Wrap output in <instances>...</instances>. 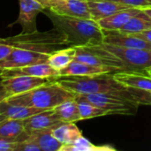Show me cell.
I'll return each mask as SVG.
<instances>
[{"instance_id":"obj_19","label":"cell","mask_w":151,"mask_h":151,"mask_svg":"<svg viewBox=\"0 0 151 151\" xmlns=\"http://www.w3.org/2000/svg\"><path fill=\"white\" fill-rule=\"evenodd\" d=\"M0 137L17 139L19 142L29 138V133L25 130L23 119H6L0 124Z\"/></svg>"},{"instance_id":"obj_30","label":"cell","mask_w":151,"mask_h":151,"mask_svg":"<svg viewBox=\"0 0 151 151\" xmlns=\"http://www.w3.org/2000/svg\"><path fill=\"white\" fill-rule=\"evenodd\" d=\"M15 151H42L39 146L31 139H27L17 143Z\"/></svg>"},{"instance_id":"obj_4","label":"cell","mask_w":151,"mask_h":151,"mask_svg":"<svg viewBox=\"0 0 151 151\" xmlns=\"http://www.w3.org/2000/svg\"><path fill=\"white\" fill-rule=\"evenodd\" d=\"M114 73L91 76H66L56 79L65 88L76 95H93L120 92L127 87L114 78Z\"/></svg>"},{"instance_id":"obj_31","label":"cell","mask_w":151,"mask_h":151,"mask_svg":"<svg viewBox=\"0 0 151 151\" xmlns=\"http://www.w3.org/2000/svg\"><path fill=\"white\" fill-rule=\"evenodd\" d=\"M18 142L19 141L17 139L0 137V151H15Z\"/></svg>"},{"instance_id":"obj_28","label":"cell","mask_w":151,"mask_h":151,"mask_svg":"<svg viewBox=\"0 0 151 151\" xmlns=\"http://www.w3.org/2000/svg\"><path fill=\"white\" fill-rule=\"evenodd\" d=\"M124 96L131 102L137 104L151 105V90H145L134 88H126L122 91Z\"/></svg>"},{"instance_id":"obj_1","label":"cell","mask_w":151,"mask_h":151,"mask_svg":"<svg viewBox=\"0 0 151 151\" xmlns=\"http://www.w3.org/2000/svg\"><path fill=\"white\" fill-rule=\"evenodd\" d=\"M54 27L65 33L73 46H94L104 42V32L97 21L91 19L61 16L45 9Z\"/></svg>"},{"instance_id":"obj_20","label":"cell","mask_w":151,"mask_h":151,"mask_svg":"<svg viewBox=\"0 0 151 151\" xmlns=\"http://www.w3.org/2000/svg\"><path fill=\"white\" fill-rule=\"evenodd\" d=\"M53 136L63 145L73 144L78 138L82 136L81 131L74 122H63L52 129Z\"/></svg>"},{"instance_id":"obj_37","label":"cell","mask_w":151,"mask_h":151,"mask_svg":"<svg viewBox=\"0 0 151 151\" xmlns=\"http://www.w3.org/2000/svg\"><path fill=\"white\" fill-rule=\"evenodd\" d=\"M36 1H38L40 4H42L45 7V9H46V4H47V1H48V0H36Z\"/></svg>"},{"instance_id":"obj_26","label":"cell","mask_w":151,"mask_h":151,"mask_svg":"<svg viewBox=\"0 0 151 151\" xmlns=\"http://www.w3.org/2000/svg\"><path fill=\"white\" fill-rule=\"evenodd\" d=\"M75 101L77 102L78 104V109L81 118V120L83 119H89L93 118H97V117H103V116H107V115H111V111L102 109L100 107H97L89 102L81 99L75 96Z\"/></svg>"},{"instance_id":"obj_2","label":"cell","mask_w":151,"mask_h":151,"mask_svg":"<svg viewBox=\"0 0 151 151\" xmlns=\"http://www.w3.org/2000/svg\"><path fill=\"white\" fill-rule=\"evenodd\" d=\"M75 98V95L65 88L56 80L35 88L27 92L9 96L5 101L12 104L34 107L42 111L54 109L62 103Z\"/></svg>"},{"instance_id":"obj_15","label":"cell","mask_w":151,"mask_h":151,"mask_svg":"<svg viewBox=\"0 0 151 151\" xmlns=\"http://www.w3.org/2000/svg\"><path fill=\"white\" fill-rule=\"evenodd\" d=\"M119 71L120 70L115 67L92 65L73 60L66 67L59 71V77L91 76V75L104 74V73H114Z\"/></svg>"},{"instance_id":"obj_36","label":"cell","mask_w":151,"mask_h":151,"mask_svg":"<svg viewBox=\"0 0 151 151\" xmlns=\"http://www.w3.org/2000/svg\"><path fill=\"white\" fill-rule=\"evenodd\" d=\"M7 97H8V96H7L6 94H4V95H0V102H2V101L5 100V99H6Z\"/></svg>"},{"instance_id":"obj_38","label":"cell","mask_w":151,"mask_h":151,"mask_svg":"<svg viewBox=\"0 0 151 151\" xmlns=\"http://www.w3.org/2000/svg\"><path fill=\"white\" fill-rule=\"evenodd\" d=\"M145 72L150 75V76H151V66L150 67H148V68H146L145 69Z\"/></svg>"},{"instance_id":"obj_5","label":"cell","mask_w":151,"mask_h":151,"mask_svg":"<svg viewBox=\"0 0 151 151\" xmlns=\"http://www.w3.org/2000/svg\"><path fill=\"white\" fill-rule=\"evenodd\" d=\"M76 96L97 107L111 111V115H134L137 112L139 106V104H134L131 102L128 98H127L122 91Z\"/></svg>"},{"instance_id":"obj_35","label":"cell","mask_w":151,"mask_h":151,"mask_svg":"<svg viewBox=\"0 0 151 151\" xmlns=\"http://www.w3.org/2000/svg\"><path fill=\"white\" fill-rule=\"evenodd\" d=\"M142 11H143V12H145V13H146V14L151 19V7H150V8H145V9H143Z\"/></svg>"},{"instance_id":"obj_34","label":"cell","mask_w":151,"mask_h":151,"mask_svg":"<svg viewBox=\"0 0 151 151\" xmlns=\"http://www.w3.org/2000/svg\"><path fill=\"white\" fill-rule=\"evenodd\" d=\"M4 94H6V93L4 91V85H3V79L0 76V95H4Z\"/></svg>"},{"instance_id":"obj_21","label":"cell","mask_w":151,"mask_h":151,"mask_svg":"<svg viewBox=\"0 0 151 151\" xmlns=\"http://www.w3.org/2000/svg\"><path fill=\"white\" fill-rule=\"evenodd\" d=\"M42 111V110L34 107H27L18 104H12L5 100L0 102V112L6 119H25L32 115Z\"/></svg>"},{"instance_id":"obj_13","label":"cell","mask_w":151,"mask_h":151,"mask_svg":"<svg viewBox=\"0 0 151 151\" xmlns=\"http://www.w3.org/2000/svg\"><path fill=\"white\" fill-rule=\"evenodd\" d=\"M104 42L115 46L135 48V49H147L151 50V43L147 41L135 36L133 34L122 32L120 30H103Z\"/></svg>"},{"instance_id":"obj_29","label":"cell","mask_w":151,"mask_h":151,"mask_svg":"<svg viewBox=\"0 0 151 151\" xmlns=\"http://www.w3.org/2000/svg\"><path fill=\"white\" fill-rule=\"evenodd\" d=\"M92 1H101V0H92ZM105 1H112V2L128 5L130 7L140 8L142 10L151 7V0H105Z\"/></svg>"},{"instance_id":"obj_16","label":"cell","mask_w":151,"mask_h":151,"mask_svg":"<svg viewBox=\"0 0 151 151\" xmlns=\"http://www.w3.org/2000/svg\"><path fill=\"white\" fill-rule=\"evenodd\" d=\"M145 71H119L114 73V78L127 88H134L145 90H151V76Z\"/></svg>"},{"instance_id":"obj_14","label":"cell","mask_w":151,"mask_h":151,"mask_svg":"<svg viewBox=\"0 0 151 151\" xmlns=\"http://www.w3.org/2000/svg\"><path fill=\"white\" fill-rule=\"evenodd\" d=\"M25 130L27 133H32L39 130L53 129L57 126L63 123L56 113L54 110H46L32 115L25 119H23Z\"/></svg>"},{"instance_id":"obj_10","label":"cell","mask_w":151,"mask_h":151,"mask_svg":"<svg viewBox=\"0 0 151 151\" xmlns=\"http://www.w3.org/2000/svg\"><path fill=\"white\" fill-rule=\"evenodd\" d=\"M54 80H56V78H42L20 75L3 79V85L4 88V91L9 97L12 96L27 92L35 88L49 83Z\"/></svg>"},{"instance_id":"obj_7","label":"cell","mask_w":151,"mask_h":151,"mask_svg":"<svg viewBox=\"0 0 151 151\" xmlns=\"http://www.w3.org/2000/svg\"><path fill=\"white\" fill-rule=\"evenodd\" d=\"M102 47L118 56L132 71H145L151 66V50L126 48L120 46L101 43Z\"/></svg>"},{"instance_id":"obj_6","label":"cell","mask_w":151,"mask_h":151,"mask_svg":"<svg viewBox=\"0 0 151 151\" xmlns=\"http://www.w3.org/2000/svg\"><path fill=\"white\" fill-rule=\"evenodd\" d=\"M75 48L74 60L85 64L115 67L120 71H127L125 63L116 55L99 45L94 46H73Z\"/></svg>"},{"instance_id":"obj_12","label":"cell","mask_w":151,"mask_h":151,"mask_svg":"<svg viewBox=\"0 0 151 151\" xmlns=\"http://www.w3.org/2000/svg\"><path fill=\"white\" fill-rule=\"evenodd\" d=\"M34 76L42 78H56L59 77V72L51 67L48 63L34 64L16 68H8L0 70V76L2 79H6L14 76Z\"/></svg>"},{"instance_id":"obj_39","label":"cell","mask_w":151,"mask_h":151,"mask_svg":"<svg viewBox=\"0 0 151 151\" xmlns=\"http://www.w3.org/2000/svg\"><path fill=\"white\" fill-rule=\"evenodd\" d=\"M5 119H6V118H5V117H4V116L1 114V112H0V124H1L4 120H5Z\"/></svg>"},{"instance_id":"obj_32","label":"cell","mask_w":151,"mask_h":151,"mask_svg":"<svg viewBox=\"0 0 151 151\" xmlns=\"http://www.w3.org/2000/svg\"><path fill=\"white\" fill-rule=\"evenodd\" d=\"M13 49L14 48L12 45L5 42L3 38L0 37V63L10 56Z\"/></svg>"},{"instance_id":"obj_33","label":"cell","mask_w":151,"mask_h":151,"mask_svg":"<svg viewBox=\"0 0 151 151\" xmlns=\"http://www.w3.org/2000/svg\"><path fill=\"white\" fill-rule=\"evenodd\" d=\"M135 36L141 38V39H143L145 41H147L148 42H150L151 43V28L150 29H147V30H144L142 32H140V33H136V34H133Z\"/></svg>"},{"instance_id":"obj_27","label":"cell","mask_w":151,"mask_h":151,"mask_svg":"<svg viewBox=\"0 0 151 151\" xmlns=\"http://www.w3.org/2000/svg\"><path fill=\"white\" fill-rule=\"evenodd\" d=\"M110 145L96 146L83 136L78 138L73 144L63 145L59 151H115Z\"/></svg>"},{"instance_id":"obj_17","label":"cell","mask_w":151,"mask_h":151,"mask_svg":"<svg viewBox=\"0 0 151 151\" xmlns=\"http://www.w3.org/2000/svg\"><path fill=\"white\" fill-rule=\"evenodd\" d=\"M142 9L140 8H127L119 11L111 16L101 19L97 21L103 30H120L134 16L138 14Z\"/></svg>"},{"instance_id":"obj_24","label":"cell","mask_w":151,"mask_h":151,"mask_svg":"<svg viewBox=\"0 0 151 151\" xmlns=\"http://www.w3.org/2000/svg\"><path fill=\"white\" fill-rule=\"evenodd\" d=\"M54 112L58 116V118L63 122H77L81 120L78 104L75 99L68 100L61 104L56 106L54 109Z\"/></svg>"},{"instance_id":"obj_3","label":"cell","mask_w":151,"mask_h":151,"mask_svg":"<svg viewBox=\"0 0 151 151\" xmlns=\"http://www.w3.org/2000/svg\"><path fill=\"white\" fill-rule=\"evenodd\" d=\"M3 40L13 48L48 54L73 46L67 35L57 27L44 32L36 30L31 33H21L14 36L3 38Z\"/></svg>"},{"instance_id":"obj_9","label":"cell","mask_w":151,"mask_h":151,"mask_svg":"<svg viewBox=\"0 0 151 151\" xmlns=\"http://www.w3.org/2000/svg\"><path fill=\"white\" fill-rule=\"evenodd\" d=\"M50 54L14 48L10 56L0 63V70L16 68L25 65L47 63Z\"/></svg>"},{"instance_id":"obj_8","label":"cell","mask_w":151,"mask_h":151,"mask_svg":"<svg viewBox=\"0 0 151 151\" xmlns=\"http://www.w3.org/2000/svg\"><path fill=\"white\" fill-rule=\"evenodd\" d=\"M46 9L61 16L91 19L88 0H48Z\"/></svg>"},{"instance_id":"obj_25","label":"cell","mask_w":151,"mask_h":151,"mask_svg":"<svg viewBox=\"0 0 151 151\" xmlns=\"http://www.w3.org/2000/svg\"><path fill=\"white\" fill-rule=\"evenodd\" d=\"M151 28V19L142 10L138 14L134 16L121 29L120 31L136 34Z\"/></svg>"},{"instance_id":"obj_23","label":"cell","mask_w":151,"mask_h":151,"mask_svg":"<svg viewBox=\"0 0 151 151\" xmlns=\"http://www.w3.org/2000/svg\"><path fill=\"white\" fill-rule=\"evenodd\" d=\"M75 57V48L73 46L63 48L52 52L47 63L53 67L54 69L58 70V72L65 67H66L72 61L74 60Z\"/></svg>"},{"instance_id":"obj_18","label":"cell","mask_w":151,"mask_h":151,"mask_svg":"<svg viewBox=\"0 0 151 151\" xmlns=\"http://www.w3.org/2000/svg\"><path fill=\"white\" fill-rule=\"evenodd\" d=\"M88 4L91 19L96 21H98L101 19L111 16L119 11L131 8L130 6L126 4H122L112 1H105V0H101V1L88 0Z\"/></svg>"},{"instance_id":"obj_22","label":"cell","mask_w":151,"mask_h":151,"mask_svg":"<svg viewBox=\"0 0 151 151\" xmlns=\"http://www.w3.org/2000/svg\"><path fill=\"white\" fill-rule=\"evenodd\" d=\"M29 139L34 141L42 151H59L63 146V144L53 136L52 129L29 133Z\"/></svg>"},{"instance_id":"obj_11","label":"cell","mask_w":151,"mask_h":151,"mask_svg":"<svg viewBox=\"0 0 151 151\" xmlns=\"http://www.w3.org/2000/svg\"><path fill=\"white\" fill-rule=\"evenodd\" d=\"M19 13L14 24L22 27V33H31L36 31L35 20L40 12H43L45 7L36 0H19Z\"/></svg>"}]
</instances>
